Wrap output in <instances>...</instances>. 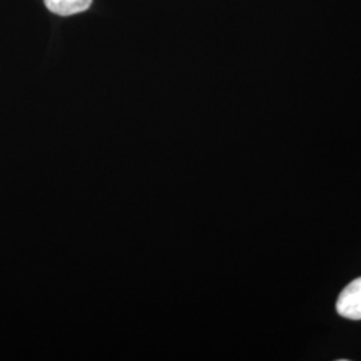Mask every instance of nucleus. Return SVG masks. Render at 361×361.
<instances>
[{"mask_svg": "<svg viewBox=\"0 0 361 361\" xmlns=\"http://www.w3.org/2000/svg\"><path fill=\"white\" fill-rule=\"evenodd\" d=\"M337 312L349 320H361V277L352 281L340 293L337 300Z\"/></svg>", "mask_w": 361, "mask_h": 361, "instance_id": "nucleus-1", "label": "nucleus"}, {"mask_svg": "<svg viewBox=\"0 0 361 361\" xmlns=\"http://www.w3.org/2000/svg\"><path fill=\"white\" fill-rule=\"evenodd\" d=\"M92 0H44L49 11L61 16L83 13L90 8Z\"/></svg>", "mask_w": 361, "mask_h": 361, "instance_id": "nucleus-2", "label": "nucleus"}]
</instances>
